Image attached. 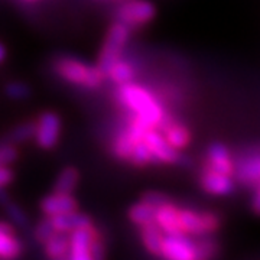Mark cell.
I'll list each match as a JSON object with an SVG mask.
<instances>
[{
    "label": "cell",
    "mask_w": 260,
    "mask_h": 260,
    "mask_svg": "<svg viewBox=\"0 0 260 260\" xmlns=\"http://www.w3.org/2000/svg\"><path fill=\"white\" fill-rule=\"evenodd\" d=\"M117 99L123 107H126L150 129H156L167 114L160 100L138 84L127 83L119 85Z\"/></svg>",
    "instance_id": "1"
},
{
    "label": "cell",
    "mask_w": 260,
    "mask_h": 260,
    "mask_svg": "<svg viewBox=\"0 0 260 260\" xmlns=\"http://www.w3.org/2000/svg\"><path fill=\"white\" fill-rule=\"evenodd\" d=\"M54 71L70 84L81 85L87 88L100 87L106 74L97 67L85 65L83 61L73 56H59L54 61Z\"/></svg>",
    "instance_id": "2"
},
{
    "label": "cell",
    "mask_w": 260,
    "mask_h": 260,
    "mask_svg": "<svg viewBox=\"0 0 260 260\" xmlns=\"http://www.w3.org/2000/svg\"><path fill=\"white\" fill-rule=\"evenodd\" d=\"M181 224L182 230L185 234H189L191 237H201L207 234H215L221 227V218L218 214L208 210H195L191 207L182 208L181 207Z\"/></svg>",
    "instance_id": "3"
},
{
    "label": "cell",
    "mask_w": 260,
    "mask_h": 260,
    "mask_svg": "<svg viewBox=\"0 0 260 260\" xmlns=\"http://www.w3.org/2000/svg\"><path fill=\"white\" fill-rule=\"evenodd\" d=\"M130 34H132V29L121 22L113 23L112 28L109 29L107 37L103 44L102 54L99 58V68L106 74V77H107L110 67L117 59H120L121 52L129 41Z\"/></svg>",
    "instance_id": "4"
},
{
    "label": "cell",
    "mask_w": 260,
    "mask_h": 260,
    "mask_svg": "<svg viewBox=\"0 0 260 260\" xmlns=\"http://www.w3.org/2000/svg\"><path fill=\"white\" fill-rule=\"evenodd\" d=\"M156 16V8L149 0H126L117 10L119 22L130 29L148 25Z\"/></svg>",
    "instance_id": "5"
},
{
    "label": "cell",
    "mask_w": 260,
    "mask_h": 260,
    "mask_svg": "<svg viewBox=\"0 0 260 260\" xmlns=\"http://www.w3.org/2000/svg\"><path fill=\"white\" fill-rule=\"evenodd\" d=\"M234 181L243 189L254 191L260 184V150H251L243 156H234Z\"/></svg>",
    "instance_id": "6"
},
{
    "label": "cell",
    "mask_w": 260,
    "mask_h": 260,
    "mask_svg": "<svg viewBox=\"0 0 260 260\" xmlns=\"http://www.w3.org/2000/svg\"><path fill=\"white\" fill-rule=\"evenodd\" d=\"M195 240L189 234H165L160 246V257L169 260H194Z\"/></svg>",
    "instance_id": "7"
},
{
    "label": "cell",
    "mask_w": 260,
    "mask_h": 260,
    "mask_svg": "<svg viewBox=\"0 0 260 260\" xmlns=\"http://www.w3.org/2000/svg\"><path fill=\"white\" fill-rule=\"evenodd\" d=\"M61 136V117L54 112H44L37 121L34 139L44 150H51L56 146Z\"/></svg>",
    "instance_id": "8"
},
{
    "label": "cell",
    "mask_w": 260,
    "mask_h": 260,
    "mask_svg": "<svg viewBox=\"0 0 260 260\" xmlns=\"http://www.w3.org/2000/svg\"><path fill=\"white\" fill-rule=\"evenodd\" d=\"M198 185L205 194L213 195V197L232 195L237 188V184H236L233 177L215 172L213 169H208V168L204 167H201V169H200Z\"/></svg>",
    "instance_id": "9"
},
{
    "label": "cell",
    "mask_w": 260,
    "mask_h": 260,
    "mask_svg": "<svg viewBox=\"0 0 260 260\" xmlns=\"http://www.w3.org/2000/svg\"><path fill=\"white\" fill-rule=\"evenodd\" d=\"M203 167L234 178V169H236L234 156L230 149L221 142H213L207 146L203 159Z\"/></svg>",
    "instance_id": "10"
},
{
    "label": "cell",
    "mask_w": 260,
    "mask_h": 260,
    "mask_svg": "<svg viewBox=\"0 0 260 260\" xmlns=\"http://www.w3.org/2000/svg\"><path fill=\"white\" fill-rule=\"evenodd\" d=\"M143 142L148 145V148L150 149L152 155L156 159V164H179L181 162V153L179 150L174 149L168 140L165 139V136L159 132L158 129H149L148 133L145 135Z\"/></svg>",
    "instance_id": "11"
},
{
    "label": "cell",
    "mask_w": 260,
    "mask_h": 260,
    "mask_svg": "<svg viewBox=\"0 0 260 260\" xmlns=\"http://www.w3.org/2000/svg\"><path fill=\"white\" fill-rule=\"evenodd\" d=\"M100 233L93 224L88 227H81L70 233V249H68V259L71 260H91L90 257V247L95 237Z\"/></svg>",
    "instance_id": "12"
},
{
    "label": "cell",
    "mask_w": 260,
    "mask_h": 260,
    "mask_svg": "<svg viewBox=\"0 0 260 260\" xmlns=\"http://www.w3.org/2000/svg\"><path fill=\"white\" fill-rule=\"evenodd\" d=\"M156 129L165 136L168 143L177 150H184L191 143V130L188 126L178 121L172 114H165Z\"/></svg>",
    "instance_id": "13"
},
{
    "label": "cell",
    "mask_w": 260,
    "mask_h": 260,
    "mask_svg": "<svg viewBox=\"0 0 260 260\" xmlns=\"http://www.w3.org/2000/svg\"><path fill=\"white\" fill-rule=\"evenodd\" d=\"M39 207H41V211L45 214V217H54L58 214L75 211L78 208V203L73 194L52 192L42 198Z\"/></svg>",
    "instance_id": "14"
},
{
    "label": "cell",
    "mask_w": 260,
    "mask_h": 260,
    "mask_svg": "<svg viewBox=\"0 0 260 260\" xmlns=\"http://www.w3.org/2000/svg\"><path fill=\"white\" fill-rule=\"evenodd\" d=\"M181 207L177 205L174 201L168 204L160 205L156 208V215H155V223L160 227V230L165 234H178L184 233L182 224H181Z\"/></svg>",
    "instance_id": "15"
},
{
    "label": "cell",
    "mask_w": 260,
    "mask_h": 260,
    "mask_svg": "<svg viewBox=\"0 0 260 260\" xmlns=\"http://www.w3.org/2000/svg\"><path fill=\"white\" fill-rule=\"evenodd\" d=\"M52 225L55 229V232L58 233H71L77 230V229H81V227H88L93 224V220L84 213H78L77 210L75 211H70V213L58 214L54 217H49Z\"/></svg>",
    "instance_id": "16"
},
{
    "label": "cell",
    "mask_w": 260,
    "mask_h": 260,
    "mask_svg": "<svg viewBox=\"0 0 260 260\" xmlns=\"http://www.w3.org/2000/svg\"><path fill=\"white\" fill-rule=\"evenodd\" d=\"M140 229V240L143 243L145 249L152 256H160V246L165 233L160 230L158 224L149 223L146 225H142Z\"/></svg>",
    "instance_id": "17"
},
{
    "label": "cell",
    "mask_w": 260,
    "mask_h": 260,
    "mask_svg": "<svg viewBox=\"0 0 260 260\" xmlns=\"http://www.w3.org/2000/svg\"><path fill=\"white\" fill-rule=\"evenodd\" d=\"M194 260H208L218 256L221 246L214 237V234H207L201 237H194Z\"/></svg>",
    "instance_id": "18"
},
{
    "label": "cell",
    "mask_w": 260,
    "mask_h": 260,
    "mask_svg": "<svg viewBox=\"0 0 260 260\" xmlns=\"http://www.w3.org/2000/svg\"><path fill=\"white\" fill-rule=\"evenodd\" d=\"M45 246V254L47 257L54 260L68 259V249H70V240L65 236V233L55 232L47 242Z\"/></svg>",
    "instance_id": "19"
},
{
    "label": "cell",
    "mask_w": 260,
    "mask_h": 260,
    "mask_svg": "<svg viewBox=\"0 0 260 260\" xmlns=\"http://www.w3.org/2000/svg\"><path fill=\"white\" fill-rule=\"evenodd\" d=\"M80 174L74 167H65L59 175L56 177L55 184H54V192H61V194H73L77 185H78Z\"/></svg>",
    "instance_id": "20"
},
{
    "label": "cell",
    "mask_w": 260,
    "mask_h": 260,
    "mask_svg": "<svg viewBox=\"0 0 260 260\" xmlns=\"http://www.w3.org/2000/svg\"><path fill=\"white\" fill-rule=\"evenodd\" d=\"M22 243L15 232L0 233V259H16L22 253Z\"/></svg>",
    "instance_id": "21"
},
{
    "label": "cell",
    "mask_w": 260,
    "mask_h": 260,
    "mask_svg": "<svg viewBox=\"0 0 260 260\" xmlns=\"http://www.w3.org/2000/svg\"><path fill=\"white\" fill-rule=\"evenodd\" d=\"M155 215H156V208L150 207V205L145 204V203H136L129 208L127 211V217L133 224H136L138 227L146 225L149 223L155 221Z\"/></svg>",
    "instance_id": "22"
},
{
    "label": "cell",
    "mask_w": 260,
    "mask_h": 260,
    "mask_svg": "<svg viewBox=\"0 0 260 260\" xmlns=\"http://www.w3.org/2000/svg\"><path fill=\"white\" fill-rule=\"evenodd\" d=\"M135 75H136V71H135L133 65L129 64L127 61H123V59H117L107 73V77L117 85L132 83Z\"/></svg>",
    "instance_id": "23"
},
{
    "label": "cell",
    "mask_w": 260,
    "mask_h": 260,
    "mask_svg": "<svg viewBox=\"0 0 260 260\" xmlns=\"http://www.w3.org/2000/svg\"><path fill=\"white\" fill-rule=\"evenodd\" d=\"M135 145H136V143L130 139L126 129L121 130L120 133L117 135V138H116L114 142H113V148H112L113 155H114L117 159H120V160L129 162L130 156H132V152H133V146H135Z\"/></svg>",
    "instance_id": "24"
},
{
    "label": "cell",
    "mask_w": 260,
    "mask_h": 260,
    "mask_svg": "<svg viewBox=\"0 0 260 260\" xmlns=\"http://www.w3.org/2000/svg\"><path fill=\"white\" fill-rule=\"evenodd\" d=\"M35 130H37V123L34 121H25L20 123L18 126H15L13 129L8 133V136L5 139L13 143V145H20L30 140L35 136Z\"/></svg>",
    "instance_id": "25"
},
{
    "label": "cell",
    "mask_w": 260,
    "mask_h": 260,
    "mask_svg": "<svg viewBox=\"0 0 260 260\" xmlns=\"http://www.w3.org/2000/svg\"><path fill=\"white\" fill-rule=\"evenodd\" d=\"M129 162L135 167H146V165L156 164V159L152 155L148 145L143 140H140L133 146V152H132Z\"/></svg>",
    "instance_id": "26"
},
{
    "label": "cell",
    "mask_w": 260,
    "mask_h": 260,
    "mask_svg": "<svg viewBox=\"0 0 260 260\" xmlns=\"http://www.w3.org/2000/svg\"><path fill=\"white\" fill-rule=\"evenodd\" d=\"M3 207H5V211L8 214V217H9L10 223L13 224V225H16L18 229H22V230L28 229V215H26V213H25L18 204H15L13 201H10L9 200Z\"/></svg>",
    "instance_id": "27"
},
{
    "label": "cell",
    "mask_w": 260,
    "mask_h": 260,
    "mask_svg": "<svg viewBox=\"0 0 260 260\" xmlns=\"http://www.w3.org/2000/svg\"><path fill=\"white\" fill-rule=\"evenodd\" d=\"M6 95L12 100H25L30 95V88L28 84L22 81H12L6 85Z\"/></svg>",
    "instance_id": "28"
},
{
    "label": "cell",
    "mask_w": 260,
    "mask_h": 260,
    "mask_svg": "<svg viewBox=\"0 0 260 260\" xmlns=\"http://www.w3.org/2000/svg\"><path fill=\"white\" fill-rule=\"evenodd\" d=\"M18 156L19 152L16 145L10 143L6 139L0 142V165H12L13 162H16Z\"/></svg>",
    "instance_id": "29"
},
{
    "label": "cell",
    "mask_w": 260,
    "mask_h": 260,
    "mask_svg": "<svg viewBox=\"0 0 260 260\" xmlns=\"http://www.w3.org/2000/svg\"><path fill=\"white\" fill-rule=\"evenodd\" d=\"M140 201H142V203H145V204L150 205V207H153V208H158V207H160V205L171 203V201H172V198H171L168 194L160 192V191H146V192H143V194H142Z\"/></svg>",
    "instance_id": "30"
},
{
    "label": "cell",
    "mask_w": 260,
    "mask_h": 260,
    "mask_svg": "<svg viewBox=\"0 0 260 260\" xmlns=\"http://www.w3.org/2000/svg\"><path fill=\"white\" fill-rule=\"evenodd\" d=\"M55 233V229H54V225H52V221H51V218L49 217H45L42 221H39L38 225L35 227V239H37L39 243H44L47 242L48 239L52 236Z\"/></svg>",
    "instance_id": "31"
},
{
    "label": "cell",
    "mask_w": 260,
    "mask_h": 260,
    "mask_svg": "<svg viewBox=\"0 0 260 260\" xmlns=\"http://www.w3.org/2000/svg\"><path fill=\"white\" fill-rule=\"evenodd\" d=\"M90 257L93 260L104 259L106 257V246L102 240V236L95 237L94 242L91 243V247H90Z\"/></svg>",
    "instance_id": "32"
},
{
    "label": "cell",
    "mask_w": 260,
    "mask_h": 260,
    "mask_svg": "<svg viewBox=\"0 0 260 260\" xmlns=\"http://www.w3.org/2000/svg\"><path fill=\"white\" fill-rule=\"evenodd\" d=\"M15 179V174L9 165H0V188H6Z\"/></svg>",
    "instance_id": "33"
},
{
    "label": "cell",
    "mask_w": 260,
    "mask_h": 260,
    "mask_svg": "<svg viewBox=\"0 0 260 260\" xmlns=\"http://www.w3.org/2000/svg\"><path fill=\"white\" fill-rule=\"evenodd\" d=\"M250 208L253 214L256 215H260V184L257 185V188L253 191V195H251V201H250Z\"/></svg>",
    "instance_id": "34"
},
{
    "label": "cell",
    "mask_w": 260,
    "mask_h": 260,
    "mask_svg": "<svg viewBox=\"0 0 260 260\" xmlns=\"http://www.w3.org/2000/svg\"><path fill=\"white\" fill-rule=\"evenodd\" d=\"M9 195H8V192H6V189L5 188H0V204L5 205L8 201H9Z\"/></svg>",
    "instance_id": "35"
},
{
    "label": "cell",
    "mask_w": 260,
    "mask_h": 260,
    "mask_svg": "<svg viewBox=\"0 0 260 260\" xmlns=\"http://www.w3.org/2000/svg\"><path fill=\"white\" fill-rule=\"evenodd\" d=\"M2 232H15L13 225L6 221H0V233Z\"/></svg>",
    "instance_id": "36"
},
{
    "label": "cell",
    "mask_w": 260,
    "mask_h": 260,
    "mask_svg": "<svg viewBox=\"0 0 260 260\" xmlns=\"http://www.w3.org/2000/svg\"><path fill=\"white\" fill-rule=\"evenodd\" d=\"M5 58H6V48H5V45L0 42V62H3Z\"/></svg>",
    "instance_id": "37"
},
{
    "label": "cell",
    "mask_w": 260,
    "mask_h": 260,
    "mask_svg": "<svg viewBox=\"0 0 260 260\" xmlns=\"http://www.w3.org/2000/svg\"><path fill=\"white\" fill-rule=\"evenodd\" d=\"M26 2H37V0H26Z\"/></svg>",
    "instance_id": "38"
}]
</instances>
